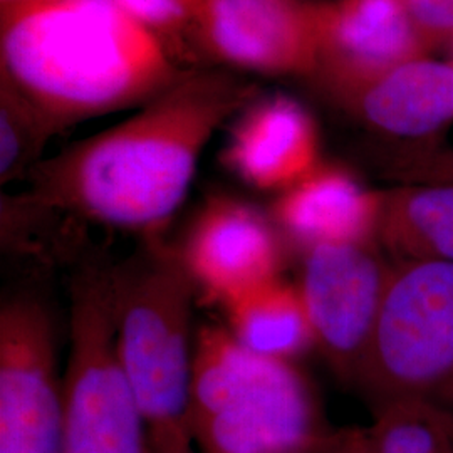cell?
Masks as SVG:
<instances>
[{
  "label": "cell",
  "instance_id": "7",
  "mask_svg": "<svg viewBox=\"0 0 453 453\" xmlns=\"http://www.w3.org/2000/svg\"><path fill=\"white\" fill-rule=\"evenodd\" d=\"M65 395L50 311L34 294L0 308V453H63Z\"/></svg>",
  "mask_w": 453,
  "mask_h": 453
},
{
  "label": "cell",
  "instance_id": "17",
  "mask_svg": "<svg viewBox=\"0 0 453 453\" xmlns=\"http://www.w3.org/2000/svg\"><path fill=\"white\" fill-rule=\"evenodd\" d=\"M370 428L376 453H453V415L438 406L406 400L374 410Z\"/></svg>",
  "mask_w": 453,
  "mask_h": 453
},
{
  "label": "cell",
  "instance_id": "8",
  "mask_svg": "<svg viewBox=\"0 0 453 453\" xmlns=\"http://www.w3.org/2000/svg\"><path fill=\"white\" fill-rule=\"evenodd\" d=\"M389 265L378 242L327 243L303 254L297 289L333 372L357 383L380 316Z\"/></svg>",
  "mask_w": 453,
  "mask_h": 453
},
{
  "label": "cell",
  "instance_id": "5",
  "mask_svg": "<svg viewBox=\"0 0 453 453\" xmlns=\"http://www.w3.org/2000/svg\"><path fill=\"white\" fill-rule=\"evenodd\" d=\"M372 408L420 400L453 415V264L398 260L357 374Z\"/></svg>",
  "mask_w": 453,
  "mask_h": 453
},
{
  "label": "cell",
  "instance_id": "15",
  "mask_svg": "<svg viewBox=\"0 0 453 453\" xmlns=\"http://www.w3.org/2000/svg\"><path fill=\"white\" fill-rule=\"evenodd\" d=\"M376 242L398 260L453 264V183H406L381 194Z\"/></svg>",
  "mask_w": 453,
  "mask_h": 453
},
{
  "label": "cell",
  "instance_id": "16",
  "mask_svg": "<svg viewBox=\"0 0 453 453\" xmlns=\"http://www.w3.org/2000/svg\"><path fill=\"white\" fill-rule=\"evenodd\" d=\"M224 309L230 334L260 357L294 361L314 346L301 292L280 277L245 292Z\"/></svg>",
  "mask_w": 453,
  "mask_h": 453
},
{
  "label": "cell",
  "instance_id": "11",
  "mask_svg": "<svg viewBox=\"0 0 453 453\" xmlns=\"http://www.w3.org/2000/svg\"><path fill=\"white\" fill-rule=\"evenodd\" d=\"M316 80L334 99L396 65L425 58L428 49L403 0L316 2Z\"/></svg>",
  "mask_w": 453,
  "mask_h": 453
},
{
  "label": "cell",
  "instance_id": "1",
  "mask_svg": "<svg viewBox=\"0 0 453 453\" xmlns=\"http://www.w3.org/2000/svg\"><path fill=\"white\" fill-rule=\"evenodd\" d=\"M254 97L228 71L188 69L128 119L39 163L26 194L61 217L158 237L213 133Z\"/></svg>",
  "mask_w": 453,
  "mask_h": 453
},
{
  "label": "cell",
  "instance_id": "6",
  "mask_svg": "<svg viewBox=\"0 0 453 453\" xmlns=\"http://www.w3.org/2000/svg\"><path fill=\"white\" fill-rule=\"evenodd\" d=\"M63 453H146L143 413L116 353L111 264L88 257L71 282Z\"/></svg>",
  "mask_w": 453,
  "mask_h": 453
},
{
  "label": "cell",
  "instance_id": "4",
  "mask_svg": "<svg viewBox=\"0 0 453 453\" xmlns=\"http://www.w3.org/2000/svg\"><path fill=\"white\" fill-rule=\"evenodd\" d=\"M116 353L146 434L190 428L187 421L194 344V279L179 245L162 235L111 265Z\"/></svg>",
  "mask_w": 453,
  "mask_h": 453
},
{
  "label": "cell",
  "instance_id": "22",
  "mask_svg": "<svg viewBox=\"0 0 453 453\" xmlns=\"http://www.w3.org/2000/svg\"><path fill=\"white\" fill-rule=\"evenodd\" d=\"M192 432L188 428L162 435H146V453H192Z\"/></svg>",
  "mask_w": 453,
  "mask_h": 453
},
{
  "label": "cell",
  "instance_id": "12",
  "mask_svg": "<svg viewBox=\"0 0 453 453\" xmlns=\"http://www.w3.org/2000/svg\"><path fill=\"white\" fill-rule=\"evenodd\" d=\"M222 163L245 185L282 194L319 165L316 121L292 97H254L232 127Z\"/></svg>",
  "mask_w": 453,
  "mask_h": 453
},
{
  "label": "cell",
  "instance_id": "10",
  "mask_svg": "<svg viewBox=\"0 0 453 453\" xmlns=\"http://www.w3.org/2000/svg\"><path fill=\"white\" fill-rule=\"evenodd\" d=\"M205 58L264 76L316 78V2L203 0Z\"/></svg>",
  "mask_w": 453,
  "mask_h": 453
},
{
  "label": "cell",
  "instance_id": "18",
  "mask_svg": "<svg viewBox=\"0 0 453 453\" xmlns=\"http://www.w3.org/2000/svg\"><path fill=\"white\" fill-rule=\"evenodd\" d=\"M56 134L48 119L27 101L0 84V183L29 179Z\"/></svg>",
  "mask_w": 453,
  "mask_h": 453
},
{
  "label": "cell",
  "instance_id": "14",
  "mask_svg": "<svg viewBox=\"0 0 453 453\" xmlns=\"http://www.w3.org/2000/svg\"><path fill=\"white\" fill-rule=\"evenodd\" d=\"M336 101L370 130L395 138H423L453 119V65L415 59Z\"/></svg>",
  "mask_w": 453,
  "mask_h": 453
},
{
  "label": "cell",
  "instance_id": "23",
  "mask_svg": "<svg viewBox=\"0 0 453 453\" xmlns=\"http://www.w3.org/2000/svg\"><path fill=\"white\" fill-rule=\"evenodd\" d=\"M41 2H48V0H0V12L12 11V9H19V7H27V5L41 4Z\"/></svg>",
  "mask_w": 453,
  "mask_h": 453
},
{
  "label": "cell",
  "instance_id": "13",
  "mask_svg": "<svg viewBox=\"0 0 453 453\" xmlns=\"http://www.w3.org/2000/svg\"><path fill=\"white\" fill-rule=\"evenodd\" d=\"M381 194L348 170L319 163L277 195L271 219L286 245L301 254L327 243L376 242Z\"/></svg>",
  "mask_w": 453,
  "mask_h": 453
},
{
  "label": "cell",
  "instance_id": "19",
  "mask_svg": "<svg viewBox=\"0 0 453 453\" xmlns=\"http://www.w3.org/2000/svg\"><path fill=\"white\" fill-rule=\"evenodd\" d=\"M157 35L185 69L200 67L205 58L202 44L203 0H111Z\"/></svg>",
  "mask_w": 453,
  "mask_h": 453
},
{
  "label": "cell",
  "instance_id": "20",
  "mask_svg": "<svg viewBox=\"0 0 453 453\" xmlns=\"http://www.w3.org/2000/svg\"><path fill=\"white\" fill-rule=\"evenodd\" d=\"M423 42L432 44L453 39V0H403Z\"/></svg>",
  "mask_w": 453,
  "mask_h": 453
},
{
  "label": "cell",
  "instance_id": "2",
  "mask_svg": "<svg viewBox=\"0 0 453 453\" xmlns=\"http://www.w3.org/2000/svg\"><path fill=\"white\" fill-rule=\"evenodd\" d=\"M185 71L111 0H48L0 14V84L56 134L143 106Z\"/></svg>",
  "mask_w": 453,
  "mask_h": 453
},
{
  "label": "cell",
  "instance_id": "21",
  "mask_svg": "<svg viewBox=\"0 0 453 453\" xmlns=\"http://www.w3.org/2000/svg\"><path fill=\"white\" fill-rule=\"evenodd\" d=\"M303 453H376L370 430L348 428L326 432Z\"/></svg>",
  "mask_w": 453,
  "mask_h": 453
},
{
  "label": "cell",
  "instance_id": "9",
  "mask_svg": "<svg viewBox=\"0 0 453 453\" xmlns=\"http://www.w3.org/2000/svg\"><path fill=\"white\" fill-rule=\"evenodd\" d=\"M179 250L196 292L226 308L280 277L286 242L271 215L241 198L215 195L195 213Z\"/></svg>",
  "mask_w": 453,
  "mask_h": 453
},
{
  "label": "cell",
  "instance_id": "3",
  "mask_svg": "<svg viewBox=\"0 0 453 453\" xmlns=\"http://www.w3.org/2000/svg\"><path fill=\"white\" fill-rule=\"evenodd\" d=\"M187 421L203 453H303L326 434L294 363L260 357L219 326L195 338Z\"/></svg>",
  "mask_w": 453,
  "mask_h": 453
}]
</instances>
